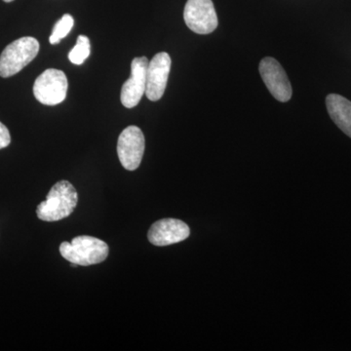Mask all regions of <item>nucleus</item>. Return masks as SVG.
I'll use <instances>...</instances> for the list:
<instances>
[{
  "mask_svg": "<svg viewBox=\"0 0 351 351\" xmlns=\"http://www.w3.org/2000/svg\"><path fill=\"white\" fill-rule=\"evenodd\" d=\"M77 203L75 186L68 181H60L50 189L46 200L38 205L36 215L41 221H61L75 211Z\"/></svg>",
  "mask_w": 351,
  "mask_h": 351,
  "instance_id": "1",
  "label": "nucleus"
},
{
  "mask_svg": "<svg viewBox=\"0 0 351 351\" xmlns=\"http://www.w3.org/2000/svg\"><path fill=\"white\" fill-rule=\"evenodd\" d=\"M108 252L110 249L105 241L87 235L75 237L71 243L64 241L60 245L62 257L73 265L82 267L103 263L108 258Z\"/></svg>",
  "mask_w": 351,
  "mask_h": 351,
  "instance_id": "2",
  "label": "nucleus"
},
{
  "mask_svg": "<svg viewBox=\"0 0 351 351\" xmlns=\"http://www.w3.org/2000/svg\"><path fill=\"white\" fill-rule=\"evenodd\" d=\"M38 39L25 36L9 44L0 55V76L7 78L17 75L34 61L39 52Z\"/></svg>",
  "mask_w": 351,
  "mask_h": 351,
  "instance_id": "3",
  "label": "nucleus"
},
{
  "mask_svg": "<svg viewBox=\"0 0 351 351\" xmlns=\"http://www.w3.org/2000/svg\"><path fill=\"white\" fill-rule=\"evenodd\" d=\"M69 82L64 71L56 69H46L36 78L34 95L39 103L56 106L63 103L68 93Z\"/></svg>",
  "mask_w": 351,
  "mask_h": 351,
  "instance_id": "4",
  "label": "nucleus"
},
{
  "mask_svg": "<svg viewBox=\"0 0 351 351\" xmlns=\"http://www.w3.org/2000/svg\"><path fill=\"white\" fill-rule=\"evenodd\" d=\"M184 19L189 29L198 34H209L218 27V16L212 0H188Z\"/></svg>",
  "mask_w": 351,
  "mask_h": 351,
  "instance_id": "5",
  "label": "nucleus"
},
{
  "mask_svg": "<svg viewBox=\"0 0 351 351\" xmlns=\"http://www.w3.org/2000/svg\"><path fill=\"white\" fill-rule=\"evenodd\" d=\"M145 147V136L137 126H128L121 132L117 142L120 163L126 170L137 169L142 162Z\"/></svg>",
  "mask_w": 351,
  "mask_h": 351,
  "instance_id": "6",
  "label": "nucleus"
},
{
  "mask_svg": "<svg viewBox=\"0 0 351 351\" xmlns=\"http://www.w3.org/2000/svg\"><path fill=\"white\" fill-rule=\"evenodd\" d=\"M258 69L263 82L276 100L282 103L290 100L292 97V86L286 71L276 59L271 57L263 58Z\"/></svg>",
  "mask_w": 351,
  "mask_h": 351,
  "instance_id": "7",
  "label": "nucleus"
},
{
  "mask_svg": "<svg viewBox=\"0 0 351 351\" xmlns=\"http://www.w3.org/2000/svg\"><path fill=\"white\" fill-rule=\"evenodd\" d=\"M149 60L138 57L132 61L131 76L121 89L122 105L127 108H135L142 100L147 89V73Z\"/></svg>",
  "mask_w": 351,
  "mask_h": 351,
  "instance_id": "8",
  "label": "nucleus"
},
{
  "mask_svg": "<svg viewBox=\"0 0 351 351\" xmlns=\"http://www.w3.org/2000/svg\"><path fill=\"white\" fill-rule=\"evenodd\" d=\"M171 57L166 52H160L152 58L147 66V89L145 95L149 101H156L162 98L171 71Z\"/></svg>",
  "mask_w": 351,
  "mask_h": 351,
  "instance_id": "9",
  "label": "nucleus"
},
{
  "mask_svg": "<svg viewBox=\"0 0 351 351\" xmlns=\"http://www.w3.org/2000/svg\"><path fill=\"white\" fill-rule=\"evenodd\" d=\"M191 234L189 226L177 219L157 221L149 228L147 239L152 244L162 247L184 241Z\"/></svg>",
  "mask_w": 351,
  "mask_h": 351,
  "instance_id": "10",
  "label": "nucleus"
},
{
  "mask_svg": "<svg viewBox=\"0 0 351 351\" xmlns=\"http://www.w3.org/2000/svg\"><path fill=\"white\" fill-rule=\"evenodd\" d=\"M326 107L335 124L351 138V101L341 95L330 94L326 98Z\"/></svg>",
  "mask_w": 351,
  "mask_h": 351,
  "instance_id": "11",
  "label": "nucleus"
},
{
  "mask_svg": "<svg viewBox=\"0 0 351 351\" xmlns=\"http://www.w3.org/2000/svg\"><path fill=\"white\" fill-rule=\"evenodd\" d=\"M91 53V45L87 36H80L75 47L71 49L69 54V61L73 64H82L90 56Z\"/></svg>",
  "mask_w": 351,
  "mask_h": 351,
  "instance_id": "12",
  "label": "nucleus"
},
{
  "mask_svg": "<svg viewBox=\"0 0 351 351\" xmlns=\"http://www.w3.org/2000/svg\"><path fill=\"white\" fill-rule=\"evenodd\" d=\"M73 25H75V20H73V16L69 15V14H64L63 17L58 21L54 25L52 34L49 38L50 43L55 45V44L61 43L62 39L66 38L71 32Z\"/></svg>",
  "mask_w": 351,
  "mask_h": 351,
  "instance_id": "13",
  "label": "nucleus"
},
{
  "mask_svg": "<svg viewBox=\"0 0 351 351\" xmlns=\"http://www.w3.org/2000/svg\"><path fill=\"white\" fill-rule=\"evenodd\" d=\"M11 143L10 133L7 127L0 122V149L8 147Z\"/></svg>",
  "mask_w": 351,
  "mask_h": 351,
  "instance_id": "14",
  "label": "nucleus"
},
{
  "mask_svg": "<svg viewBox=\"0 0 351 351\" xmlns=\"http://www.w3.org/2000/svg\"><path fill=\"white\" fill-rule=\"evenodd\" d=\"M4 2H7V3H9V2H12L14 0H3Z\"/></svg>",
  "mask_w": 351,
  "mask_h": 351,
  "instance_id": "15",
  "label": "nucleus"
}]
</instances>
